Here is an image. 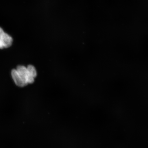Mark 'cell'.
I'll list each match as a JSON object with an SVG mask.
<instances>
[{
	"label": "cell",
	"mask_w": 148,
	"mask_h": 148,
	"mask_svg": "<svg viewBox=\"0 0 148 148\" xmlns=\"http://www.w3.org/2000/svg\"><path fill=\"white\" fill-rule=\"evenodd\" d=\"M11 75L16 86L24 87L34 82L37 75L36 71L32 65H29L27 67L18 66L16 69L12 71Z\"/></svg>",
	"instance_id": "obj_1"
},
{
	"label": "cell",
	"mask_w": 148,
	"mask_h": 148,
	"mask_svg": "<svg viewBox=\"0 0 148 148\" xmlns=\"http://www.w3.org/2000/svg\"><path fill=\"white\" fill-rule=\"evenodd\" d=\"M12 42L13 39L12 37L0 27V49L10 47Z\"/></svg>",
	"instance_id": "obj_2"
}]
</instances>
